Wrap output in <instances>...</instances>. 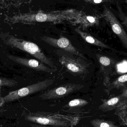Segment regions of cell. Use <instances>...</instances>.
I'll list each match as a JSON object with an SVG mask.
<instances>
[{
	"label": "cell",
	"mask_w": 127,
	"mask_h": 127,
	"mask_svg": "<svg viewBox=\"0 0 127 127\" xmlns=\"http://www.w3.org/2000/svg\"><path fill=\"white\" fill-rule=\"evenodd\" d=\"M107 18L113 32L116 34L127 50V33L122 25L110 10L107 11Z\"/></svg>",
	"instance_id": "obj_8"
},
{
	"label": "cell",
	"mask_w": 127,
	"mask_h": 127,
	"mask_svg": "<svg viewBox=\"0 0 127 127\" xmlns=\"http://www.w3.org/2000/svg\"><path fill=\"white\" fill-rule=\"evenodd\" d=\"M84 87V86L81 84H65L48 90L41 95L39 97L43 100L61 98L74 92L79 91Z\"/></svg>",
	"instance_id": "obj_5"
},
{
	"label": "cell",
	"mask_w": 127,
	"mask_h": 127,
	"mask_svg": "<svg viewBox=\"0 0 127 127\" xmlns=\"http://www.w3.org/2000/svg\"><path fill=\"white\" fill-rule=\"evenodd\" d=\"M41 40L51 46L63 49L66 52H69L86 60V57L80 53L79 51L72 44L69 39L67 38L62 37L56 39L48 36H44L41 38Z\"/></svg>",
	"instance_id": "obj_6"
},
{
	"label": "cell",
	"mask_w": 127,
	"mask_h": 127,
	"mask_svg": "<svg viewBox=\"0 0 127 127\" xmlns=\"http://www.w3.org/2000/svg\"><path fill=\"white\" fill-rule=\"evenodd\" d=\"M59 62L67 71L73 75H84L89 73V64L81 57L63 56L60 58Z\"/></svg>",
	"instance_id": "obj_4"
},
{
	"label": "cell",
	"mask_w": 127,
	"mask_h": 127,
	"mask_svg": "<svg viewBox=\"0 0 127 127\" xmlns=\"http://www.w3.org/2000/svg\"><path fill=\"white\" fill-rule=\"evenodd\" d=\"M89 102L84 99L76 98L72 100L64 106V107L73 108V107H83L89 104Z\"/></svg>",
	"instance_id": "obj_13"
},
{
	"label": "cell",
	"mask_w": 127,
	"mask_h": 127,
	"mask_svg": "<svg viewBox=\"0 0 127 127\" xmlns=\"http://www.w3.org/2000/svg\"><path fill=\"white\" fill-rule=\"evenodd\" d=\"M54 82V81L53 79H46L19 89L10 92L7 95L2 98V103H4L13 101L31 94L44 90L52 85Z\"/></svg>",
	"instance_id": "obj_3"
},
{
	"label": "cell",
	"mask_w": 127,
	"mask_h": 127,
	"mask_svg": "<svg viewBox=\"0 0 127 127\" xmlns=\"http://www.w3.org/2000/svg\"><path fill=\"white\" fill-rule=\"evenodd\" d=\"M87 19L91 23H94L95 21V18L94 17H92V16H88L87 17Z\"/></svg>",
	"instance_id": "obj_16"
},
{
	"label": "cell",
	"mask_w": 127,
	"mask_h": 127,
	"mask_svg": "<svg viewBox=\"0 0 127 127\" xmlns=\"http://www.w3.org/2000/svg\"><path fill=\"white\" fill-rule=\"evenodd\" d=\"M127 83V74L120 76L108 86V89L119 88Z\"/></svg>",
	"instance_id": "obj_12"
},
{
	"label": "cell",
	"mask_w": 127,
	"mask_h": 127,
	"mask_svg": "<svg viewBox=\"0 0 127 127\" xmlns=\"http://www.w3.org/2000/svg\"><path fill=\"white\" fill-rule=\"evenodd\" d=\"M18 84V82L15 80L0 78V87L8 86L9 87H12L17 86Z\"/></svg>",
	"instance_id": "obj_14"
},
{
	"label": "cell",
	"mask_w": 127,
	"mask_h": 127,
	"mask_svg": "<svg viewBox=\"0 0 127 127\" xmlns=\"http://www.w3.org/2000/svg\"><path fill=\"white\" fill-rule=\"evenodd\" d=\"M7 56L9 59L13 62L36 71L53 73L57 70L45 65V64L38 60L22 58L12 55H8Z\"/></svg>",
	"instance_id": "obj_7"
},
{
	"label": "cell",
	"mask_w": 127,
	"mask_h": 127,
	"mask_svg": "<svg viewBox=\"0 0 127 127\" xmlns=\"http://www.w3.org/2000/svg\"><path fill=\"white\" fill-rule=\"evenodd\" d=\"M90 123L93 127H121L115 125L113 122L110 121L98 119L92 120Z\"/></svg>",
	"instance_id": "obj_11"
},
{
	"label": "cell",
	"mask_w": 127,
	"mask_h": 127,
	"mask_svg": "<svg viewBox=\"0 0 127 127\" xmlns=\"http://www.w3.org/2000/svg\"><path fill=\"white\" fill-rule=\"evenodd\" d=\"M122 98H123L122 96H119L105 101L100 106L99 109L103 112L113 110L118 105L119 103L121 101Z\"/></svg>",
	"instance_id": "obj_10"
},
{
	"label": "cell",
	"mask_w": 127,
	"mask_h": 127,
	"mask_svg": "<svg viewBox=\"0 0 127 127\" xmlns=\"http://www.w3.org/2000/svg\"><path fill=\"white\" fill-rule=\"evenodd\" d=\"M36 20L39 22H44L46 21L47 19V15L42 13H38L36 16Z\"/></svg>",
	"instance_id": "obj_15"
},
{
	"label": "cell",
	"mask_w": 127,
	"mask_h": 127,
	"mask_svg": "<svg viewBox=\"0 0 127 127\" xmlns=\"http://www.w3.org/2000/svg\"><path fill=\"white\" fill-rule=\"evenodd\" d=\"M28 121L43 125H51L59 127H71L75 124L71 117L59 114L44 112H38L28 116Z\"/></svg>",
	"instance_id": "obj_2"
},
{
	"label": "cell",
	"mask_w": 127,
	"mask_h": 127,
	"mask_svg": "<svg viewBox=\"0 0 127 127\" xmlns=\"http://www.w3.org/2000/svg\"><path fill=\"white\" fill-rule=\"evenodd\" d=\"M94 2L96 3H99L102 1V0H94Z\"/></svg>",
	"instance_id": "obj_18"
},
{
	"label": "cell",
	"mask_w": 127,
	"mask_h": 127,
	"mask_svg": "<svg viewBox=\"0 0 127 127\" xmlns=\"http://www.w3.org/2000/svg\"><path fill=\"white\" fill-rule=\"evenodd\" d=\"M32 127H48V126H45V125H32Z\"/></svg>",
	"instance_id": "obj_17"
},
{
	"label": "cell",
	"mask_w": 127,
	"mask_h": 127,
	"mask_svg": "<svg viewBox=\"0 0 127 127\" xmlns=\"http://www.w3.org/2000/svg\"><path fill=\"white\" fill-rule=\"evenodd\" d=\"M0 38L4 44L7 46L26 52L52 68L57 69L51 60L47 57L41 48L35 43L19 38L8 33H1Z\"/></svg>",
	"instance_id": "obj_1"
},
{
	"label": "cell",
	"mask_w": 127,
	"mask_h": 127,
	"mask_svg": "<svg viewBox=\"0 0 127 127\" xmlns=\"http://www.w3.org/2000/svg\"><path fill=\"white\" fill-rule=\"evenodd\" d=\"M77 31L78 33L83 38V39H84L87 43L93 45H95V46H99V47H101L103 48L109 49V50H111L112 51L116 52V53H119L117 50L109 47V45H106V44H104L102 42L100 41V40L97 39V38H95L91 35H90L88 33L81 32V31H80L78 30H77Z\"/></svg>",
	"instance_id": "obj_9"
}]
</instances>
